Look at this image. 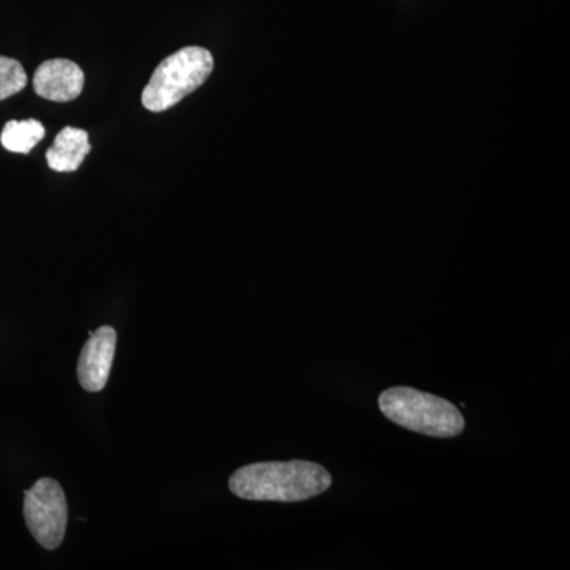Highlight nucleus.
I'll return each instance as SVG.
<instances>
[{"label": "nucleus", "mask_w": 570, "mask_h": 570, "mask_svg": "<svg viewBox=\"0 0 570 570\" xmlns=\"http://www.w3.org/2000/svg\"><path fill=\"white\" fill-rule=\"evenodd\" d=\"M45 138V127L36 119L9 121L0 135V142L10 153L29 154Z\"/></svg>", "instance_id": "6e6552de"}, {"label": "nucleus", "mask_w": 570, "mask_h": 570, "mask_svg": "<svg viewBox=\"0 0 570 570\" xmlns=\"http://www.w3.org/2000/svg\"><path fill=\"white\" fill-rule=\"evenodd\" d=\"M89 153H91V142H89L88 132L77 127H63L47 151V163L51 170L59 174L77 171Z\"/></svg>", "instance_id": "0eeeda50"}, {"label": "nucleus", "mask_w": 570, "mask_h": 570, "mask_svg": "<svg viewBox=\"0 0 570 570\" xmlns=\"http://www.w3.org/2000/svg\"><path fill=\"white\" fill-rule=\"evenodd\" d=\"M28 85V75L17 59L0 56V100L21 92Z\"/></svg>", "instance_id": "1a4fd4ad"}, {"label": "nucleus", "mask_w": 570, "mask_h": 570, "mask_svg": "<svg viewBox=\"0 0 570 570\" xmlns=\"http://www.w3.org/2000/svg\"><path fill=\"white\" fill-rule=\"evenodd\" d=\"M379 407L396 425L425 436L456 438L466 426L455 404L411 387L385 390L379 396Z\"/></svg>", "instance_id": "f03ea898"}, {"label": "nucleus", "mask_w": 570, "mask_h": 570, "mask_svg": "<svg viewBox=\"0 0 570 570\" xmlns=\"http://www.w3.org/2000/svg\"><path fill=\"white\" fill-rule=\"evenodd\" d=\"M332 487V474L313 461H268L239 468L228 489L246 501L299 502L316 498Z\"/></svg>", "instance_id": "f257e3e1"}, {"label": "nucleus", "mask_w": 570, "mask_h": 570, "mask_svg": "<svg viewBox=\"0 0 570 570\" xmlns=\"http://www.w3.org/2000/svg\"><path fill=\"white\" fill-rule=\"evenodd\" d=\"M24 520L43 549L56 550L66 535L69 505L58 480L43 478L24 491Z\"/></svg>", "instance_id": "20e7f679"}, {"label": "nucleus", "mask_w": 570, "mask_h": 570, "mask_svg": "<svg viewBox=\"0 0 570 570\" xmlns=\"http://www.w3.org/2000/svg\"><path fill=\"white\" fill-rule=\"evenodd\" d=\"M118 333L112 326L104 325L96 332H89V340L82 346L78 360V381L86 392H102L110 377L115 360Z\"/></svg>", "instance_id": "39448f33"}, {"label": "nucleus", "mask_w": 570, "mask_h": 570, "mask_svg": "<svg viewBox=\"0 0 570 570\" xmlns=\"http://www.w3.org/2000/svg\"><path fill=\"white\" fill-rule=\"evenodd\" d=\"M213 69V55L205 48L186 47L176 51L154 70L141 92L142 107L154 112L167 111L204 86Z\"/></svg>", "instance_id": "7ed1b4c3"}, {"label": "nucleus", "mask_w": 570, "mask_h": 570, "mask_svg": "<svg viewBox=\"0 0 570 570\" xmlns=\"http://www.w3.org/2000/svg\"><path fill=\"white\" fill-rule=\"evenodd\" d=\"M85 73L69 59H51L41 63L33 75V91L50 102L67 104L80 97Z\"/></svg>", "instance_id": "423d86ee"}]
</instances>
